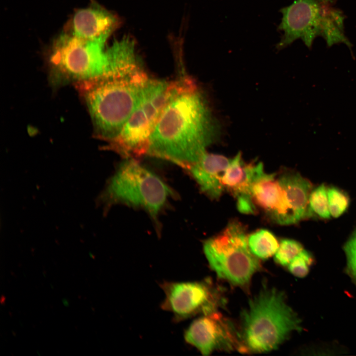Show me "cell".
Instances as JSON below:
<instances>
[{
	"instance_id": "6da1fadb",
	"label": "cell",
	"mask_w": 356,
	"mask_h": 356,
	"mask_svg": "<svg viewBox=\"0 0 356 356\" xmlns=\"http://www.w3.org/2000/svg\"><path fill=\"white\" fill-rule=\"evenodd\" d=\"M212 133L205 99L194 81L183 77L159 117L147 154L189 168L206 152Z\"/></svg>"
},
{
	"instance_id": "7a4b0ae2",
	"label": "cell",
	"mask_w": 356,
	"mask_h": 356,
	"mask_svg": "<svg viewBox=\"0 0 356 356\" xmlns=\"http://www.w3.org/2000/svg\"><path fill=\"white\" fill-rule=\"evenodd\" d=\"M149 79L141 65L76 83L97 135L108 142L120 132Z\"/></svg>"
},
{
	"instance_id": "3957f363",
	"label": "cell",
	"mask_w": 356,
	"mask_h": 356,
	"mask_svg": "<svg viewBox=\"0 0 356 356\" xmlns=\"http://www.w3.org/2000/svg\"><path fill=\"white\" fill-rule=\"evenodd\" d=\"M240 324L239 350L253 353L274 350L302 328L284 293L273 288H264L249 300L241 313Z\"/></svg>"
},
{
	"instance_id": "277c9868",
	"label": "cell",
	"mask_w": 356,
	"mask_h": 356,
	"mask_svg": "<svg viewBox=\"0 0 356 356\" xmlns=\"http://www.w3.org/2000/svg\"><path fill=\"white\" fill-rule=\"evenodd\" d=\"M335 3V0H295L281 8L278 30L284 34L277 48L285 47L299 39L311 48L314 39L321 36L329 46L343 43L351 49L344 34V15L334 7Z\"/></svg>"
},
{
	"instance_id": "5b68a950",
	"label": "cell",
	"mask_w": 356,
	"mask_h": 356,
	"mask_svg": "<svg viewBox=\"0 0 356 356\" xmlns=\"http://www.w3.org/2000/svg\"><path fill=\"white\" fill-rule=\"evenodd\" d=\"M179 83L180 79L166 81L149 78L133 113L119 134L108 141L109 147L126 156L147 154L159 117Z\"/></svg>"
},
{
	"instance_id": "8992f818",
	"label": "cell",
	"mask_w": 356,
	"mask_h": 356,
	"mask_svg": "<svg viewBox=\"0 0 356 356\" xmlns=\"http://www.w3.org/2000/svg\"><path fill=\"white\" fill-rule=\"evenodd\" d=\"M174 192L159 177L133 159L123 162L104 193L109 203H122L145 210L154 219Z\"/></svg>"
},
{
	"instance_id": "52a82bcc",
	"label": "cell",
	"mask_w": 356,
	"mask_h": 356,
	"mask_svg": "<svg viewBox=\"0 0 356 356\" xmlns=\"http://www.w3.org/2000/svg\"><path fill=\"white\" fill-rule=\"evenodd\" d=\"M104 45L66 32L60 35L54 41L49 55L53 83H76L106 73L108 61Z\"/></svg>"
},
{
	"instance_id": "ba28073f",
	"label": "cell",
	"mask_w": 356,
	"mask_h": 356,
	"mask_svg": "<svg viewBox=\"0 0 356 356\" xmlns=\"http://www.w3.org/2000/svg\"><path fill=\"white\" fill-rule=\"evenodd\" d=\"M203 250L211 268L220 278L236 285L247 284L260 268L250 251L241 224L230 222L217 235L206 240Z\"/></svg>"
},
{
	"instance_id": "9c48e42d",
	"label": "cell",
	"mask_w": 356,
	"mask_h": 356,
	"mask_svg": "<svg viewBox=\"0 0 356 356\" xmlns=\"http://www.w3.org/2000/svg\"><path fill=\"white\" fill-rule=\"evenodd\" d=\"M161 287L165 295L161 307L177 321L214 312L213 292L206 281L164 282Z\"/></svg>"
},
{
	"instance_id": "30bf717a",
	"label": "cell",
	"mask_w": 356,
	"mask_h": 356,
	"mask_svg": "<svg viewBox=\"0 0 356 356\" xmlns=\"http://www.w3.org/2000/svg\"><path fill=\"white\" fill-rule=\"evenodd\" d=\"M184 337L187 343L205 356L215 350L240 349L238 332L233 324L214 312L203 314L192 321Z\"/></svg>"
},
{
	"instance_id": "8fae6325",
	"label": "cell",
	"mask_w": 356,
	"mask_h": 356,
	"mask_svg": "<svg viewBox=\"0 0 356 356\" xmlns=\"http://www.w3.org/2000/svg\"><path fill=\"white\" fill-rule=\"evenodd\" d=\"M251 199L255 208L264 211L277 223L290 224L292 206L290 195L275 174L264 171L257 178L252 185Z\"/></svg>"
},
{
	"instance_id": "7c38bea8",
	"label": "cell",
	"mask_w": 356,
	"mask_h": 356,
	"mask_svg": "<svg viewBox=\"0 0 356 356\" xmlns=\"http://www.w3.org/2000/svg\"><path fill=\"white\" fill-rule=\"evenodd\" d=\"M119 24L118 18L114 14L92 3L74 13L66 32L84 40L105 44Z\"/></svg>"
},
{
	"instance_id": "4fadbf2b",
	"label": "cell",
	"mask_w": 356,
	"mask_h": 356,
	"mask_svg": "<svg viewBox=\"0 0 356 356\" xmlns=\"http://www.w3.org/2000/svg\"><path fill=\"white\" fill-rule=\"evenodd\" d=\"M264 172L262 163L245 164L239 152L226 169L222 177L224 188L236 197L238 210L244 214H253L256 210L251 199L252 185Z\"/></svg>"
},
{
	"instance_id": "5bb4252c",
	"label": "cell",
	"mask_w": 356,
	"mask_h": 356,
	"mask_svg": "<svg viewBox=\"0 0 356 356\" xmlns=\"http://www.w3.org/2000/svg\"><path fill=\"white\" fill-rule=\"evenodd\" d=\"M230 161L224 156L206 152L188 168L202 191L217 199L224 190L222 177Z\"/></svg>"
},
{
	"instance_id": "9a60e30c",
	"label": "cell",
	"mask_w": 356,
	"mask_h": 356,
	"mask_svg": "<svg viewBox=\"0 0 356 356\" xmlns=\"http://www.w3.org/2000/svg\"><path fill=\"white\" fill-rule=\"evenodd\" d=\"M248 244L251 253L258 259H266L277 251L279 243L270 231L262 229L247 237Z\"/></svg>"
},
{
	"instance_id": "2e32d148",
	"label": "cell",
	"mask_w": 356,
	"mask_h": 356,
	"mask_svg": "<svg viewBox=\"0 0 356 356\" xmlns=\"http://www.w3.org/2000/svg\"><path fill=\"white\" fill-rule=\"evenodd\" d=\"M327 189L321 184L312 190L309 198V216L314 214L322 219L330 218Z\"/></svg>"
},
{
	"instance_id": "e0dca14e",
	"label": "cell",
	"mask_w": 356,
	"mask_h": 356,
	"mask_svg": "<svg viewBox=\"0 0 356 356\" xmlns=\"http://www.w3.org/2000/svg\"><path fill=\"white\" fill-rule=\"evenodd\" d=\"M303 249L299 242L291 239H283L279 243L278 248L274 254V260L280 265L288 266Z\"/></svg>"
},
{
	"instance_id": "ac0fdd59",
	"label": "cell",
	"mask_w": 356,
	"mask_h": 356,
	"mask_svg": "<svg viewBox=\"0 0 356 356\" xmlns=\"http://www.w3.org/2000/svg\"><path fill=\"white\" fill-rule=\"evenodd\" d=\"M327 191L330 215L338 218L348 208L349 198L344 191L336 187H330Z\"/></svg>"
},
{
	"instance_id": "d6986e66",
	"label": "cell",
	"mask_w": 356,
	"mask_h": 356,
	"mask_svg": "<svg viewBox=\"0 0 356 356\" xmlns=\"http://www.w3.org/2000/svg\"><path fill=\"white\" fill-rule=\"evenodd\" d=\"M313 262L312 254L303 249L289 264L288 269L294 276L304 277L309 272Z\"/></svg>"
},
{
	"instance_id": "ffe728a7",
	"label": "cell",
	"mask_w": 356,
	"mask_h": 356,
	"mask_svg": "<svg viewBox=\"0 0 356 356\" xmlns=\"http://www.w3.org/2000/svg\"><path fill=\"white\" fill-rule=\"evenodd\" d=\"M344 249L347 257V272L356 284V231L345 243Z\"/></svg>"
}]
</instances>
